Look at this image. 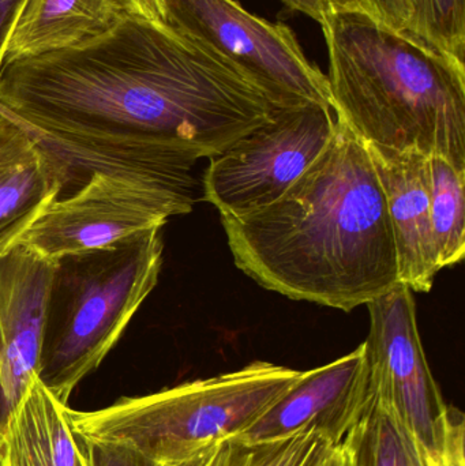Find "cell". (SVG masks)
<instances>
[{
    "label": "cell",
    "instance_id": "2",
    "mask_svg": "<svg viewBox=\"0 0 465 466\" xmlns=\"http://www.w3.org/2000/svg\"><path fill=\"white\" fill-rule=\"evenodd\" d=\"M221 224L237 268L292 300L349 312L400 284L376 167L338 117L324 152L283 197Z\"/></svg>",
    "mask_w": 465,
    "mask_h": 466
},
{
    "label": "cell",
    "instance_id": "19",
    "mask_svg": "<svg viewBox=\"0 0 465 466\" xmlns=\"http://www.w3.org/2000/svg\"><path fill=\"white\" fill-rule=\"evenodd\" d=\"M411 35L464 62L465 0H411Z\"/></svg>",
    "mask_w": 465,
    "mask_h": 466
},
{
    "label": "cell",
    "instance_id": "28",
    "mask_svg": "<svg viewBox=\"0 0 465 466\" xmlns=\"http://www.w3.org/2000/svg\"><path fill=\"white\" fill-rule=\"evenodd\" d=\"M79 437V435H78ZM79 443H81V441H79ZM81 449H82V446H81ZM82 451H84V449H82ZM84 466H89V462H87V457H86V454H85V451H84Z\"/></svg>",
    "mask_w": 465,
    "mask_h": 466
},
{
    "label": "cell",
    "instance_id": "16",
    "mask_svg": "<svg viewBox=\"0 0 465 466\" xmlns=\"http://www.w3.org/2000/svg\"><path fill=\"white\" fill-rule=\"evenodd\" d=\"M343 442L352 466H430L422 446L376 393Z\"/></svg>",
    "mask_w": 465,
    "mask_h": 466
},
{
    "label": "cell",
    "instance_id": "18",
    "mask_svg": "<svg viewBox=\"0 0 465 466\" xmlns=\"http://www.w3.org/2000/svg\"><path fill=\"white\" fill-rule=\"evenodd\" d=\"M430 221L440 270L452 268L465 255V172L441 157H429Z\"/></svg>",
    "mask_w": 465,
    "mask_h": 466
},
{
    "label": "cell",
    "instance_id": "7",
    "mask_svg": "<svg viewBox=\"0 0 465 466\" xmlns=\"http://www.w3.org/2000/svg\"><path fill=\"white\" fill-rule=\"evenodd\" d=\"M336 131L332 108L276 109L220 155L204 175L205 201L220 216H240L278 201L324 152Z\"/></svg>",
    "mask_w": 465,
    "mask_h": 466
},
{
    "label": "cell",
    "instance_id": "4",
    "mask_svg": "<svg viewBox=\"0 0 465 466\" xmlns=\"http://www.w3.org/2000/svg\"><path fill=\"white\" fill-rule=\"evenodd\" d=\"M161 229L55 260L38 380L67 405L122 337L158 282Z\"/></svg>",
    "mask_w": 465,
    "mask_h": 466
},
{
    "label": "cell",
    "instance_id": "1",
    "mask_svg": "<svg viewBox=\"0 0 465 466\" xmlns=\"http://www.w3.org/2000/svg\"><path fill=\"white\" fill-rule=\"evenodd\" d=\"M0 111L63 161L70 179L104 172L196 191L197 161L276 109L210 46L127 14L79 46L3 65Z\"/></svg>",
    "mask_w": 465,
    "mask_h": 466
},
{
    "label": "cell",
    "instance_id": "9",
    "mask_svg": "<svg viewBox=\"0 0 465 466\" xmlns=\"http://www.w3.org/2000/svg\"><path fill=\"white\" fill-rule=\"evenodd\" d=\"M366 306L370 331L363 345L374 393L395 410L433 464L444 448L448 405L423 350L414 292L398 284Z\"/></svg>",
    "mask_w": 465,
    "mask_h": 466
},
{
    "label": "cell",
    "instance_id": "13",
    "mask_svg": "<svg viewBox=\"0 0 465 466\" xmlns=\"http://www.w3.org/2000/svg\"><path fill=\"white\" fill-rule=\"evenodd\" d=\"M70 172L40 139L0 111V257L59 199Z\"/></svg>",
    "mask_w": 465,
    "mask_h": 466
},
{
    "label": "cell",
    "instance_id": "3",
    "mask_svg": "<svg viewBox=\"0 0 465 466\" xmlns=\"http://www.w3.org/2000/svg\"><path fill=\"white\" fill-rule=\"evenodd\" d=\"M321 26L336 117L366 145L465 172L464 62L362 10H333Z\"/></svg>",
    "mask_w": 465,
    "mask_h": 466
},
{
    "label": "cell",
    "instance_id": "5",
    "mask_svg": "<svg viewBox=\"0 0 465 466\" xmlns=\"http://www.w3.org/2000/svg\"><path fill=\"white\" fill-rule=\"evenodd\" d=\"M303 374L257 360L217 377L122 399L104 410H71V423L84 440L122 443L156 461H190L248 431Z\"/></svg>",
    "mask_w": 465,
    "mask_h": 466
},
{
    "label": "cell",
    "instance_id": "6",
    "mask_svg": "<svg viewBox=\"0 0 465 466\" xmlns=\"http://www.w3.org/2000/svg\"><path fill=\"white\" fill-rule=\"evenodd\" d=\"M163 8L167 25L226 57L273 108H332L327 76L287 25L258 18L235 0H163Z\"/></svg>",
    "mask_w": 465,
    "mask_h": 466
},
{
    "label": "cell",
    "instance_id": "23",
    "mask_svg": "<svg viewBox=\"0 0 465 466\" xmlns=\"http://www.w3.org/2000/svg\"><path fill=\"white\" fill-rule=\"evenodd\" d=\"M25 0H0V70L3 67V54L14 25L21 13Z\"/></svg>",
    "mask_w": 465,
    "mask_h": 466
},
{
    "label": "cell",
    "instance_id": "24",
    "mask_svg": "<svg viewBox=\"0 0 465 466\" xmlns=\"http://www.w3.org/2000/svg\"><path fill=\"white\" fill-rule=\"evenodd\" d=\"M131 15L141 16L147 21L166 24L163 0H119Z\"/></svg>",
    "mask_w": 465,
    "mask_h": 466
},
{
    "label": "cell",
    "instance_id": "14",
    "mask_svg": "<svg viewBox=\"0 0 465 466\" xmlns=\"http://www.w3.org/2000/svg\"><path fill=\"white\" fill-rule=\"evenodd\" d=\"M71 410L35 380L0 437V466H84Z\"/></svg>",
    "mask_w": 465,
    "mask_h": 466
},
{
    "label": "cell",
    "instance_id": "8",
    "mask_svg": "<svg viewBox=\"0 0 465 466\" xmlns=\"http://www.w3.org/2000/svg\"><path fill=\"white\" fill-rule=\"evenodd\" d=\"M194 204L196 191L95 172L76 193L49 205L19 243L55 262L161 229Z\"/></svg>",
    "mask_w": 465,
    "mask_h": 466
},
{
    "label": "cell",
    "instance_id": "21",
    "mask_svg": "<svg viewBox=\"0 0 465 466\" xmlns=\"http://www.w3.org/2000/svg\"><path fill=\"white\" fill-rule=\"evenodd\" d=\"M360 8L398 32H411L414 8L411 0H360Z\"/></svg>",
    "mask_w": 465,
    "mask_h": 466
},
{
    "label": "cell",
    "instance_id": "22",
    "mask_svg": "<svg viewBox=\"0 0 465 466\" xmlns=\"http://www.w3.org/2000/svg\"><path fill=\"white\" fill-rule=\"evenodd\" d=\"M465 418L458 408L448 405L447 432L440 459L430 466H465Z\"/></svg>",
    "mask_w": 465,
    "mask_h": 466
},
{
    "label": "cell",
    "instance_id": "10",
    "mask_svg": "<svg viewBox=\"0 0 465 466\" xmlns=\"http://www.w3.org/2000/svg\"><path fill=\"white\" fill-rule=\"evenodd\" d=\"M55 262L18 243L0 257V437L40 367Z\"/></svg>",
    "mask_w": 465,
    "mask_h": 466
},
{
    "label": "cell",
    "instance_id": "25",
    "mask_svg": "<svg viewBox=\"0 0 465 466\" xmlns=\"http://www.w3.org/2000/svg\"><path fill=\"white\" fill-rule=\"evenodd\" d=\"M291 10L299 11L321 24L328 14L332 13L330 0H280Z\"/></svg>",
    "mask_w": 465,
    "mask_h": 466
},
{
    "label": "cell",
    "instance_id": "11",
    "mask_svg": "<svg viewBox=\"0 0 465 466\" xmlns=\"http://www.w3.org/2000/svg\"><path fill=\"white\" fill-rule=\"evenodd\" d=\"M365 345L305 371L294 388L239 437L275 440L303 429L319 432L333 446L343 442L373 397Z\"/></svg>",
    "mask_w": 465,
    "mask_h": 466
},
{
    "label": "cell",
    "instance_id": "12",
    "mask_svg": "<svg viewBox=\"0 0 465 466\" xmlns=\"http://www.w3.org/2000/svg\"><path fill=\"white\" fill-rule=\"evenodd\" d=\"M366 147L387 199L399 281L412 292H430L440 268L430 221L429 157L415 150Z\"/></svg>",
    "mask_w": 465,
    "mask_h": 466
},
{
    "label": "cell",
    "instance_id": "26",
    "mask_svg": "<svg viewBox=\"0 0 465 466\" xmlns=\"http://www.w3.org/2000/svg\"><path fill=\"white\" fill-rule=\"evenodd\" d=\"M319 466H352L351 456L346 443L332 446Z\"/></svg>",
    "mask_w": 465,
    "mask_h": 466
},
{
    "label": "cell",
    "instance_id": "15",
    "mask_svg": "<svg viewBox=\"0 0 465 466\" xmlns=\"http://www.w3.org/2000/svg\"><path fill=\"white\" fill-rule=\"evenodd\" d=\"M125 15L119 0H25L3 65L79 46L108 32Z\"/></svg>",
    "mask_w": 465,
    "mask_h": 466
},
{
    "label": "cell",
    "instance_id": "27",
    "mask_svg": "<svg viewBox=\"0 0 465 466\" xmlns=\"http://www.w3.org/2000/svg\"><path fill=\"white\" fill-rule=\"evenodd\" d=\"M333 10H362L360 0H330Z\"/></svg>",
    "mask_w": 465,
    "mask_h": 466
},
{
    "label": "cell",
    "instance_id": "20",
    "mask_svg": "<svg viewBox=\"0 0 465 466\" xmlns=\"http://www.w3.org/2000/svg\"><path fill=\"white\" fill-rule=\"evenodd\" d=\"M82 449L87 457L89 466H202L207 456L190 461L169 462L156 461L144 454L136 451L130 446L122 443L103 442V441H87L79 437Z\"/></svg>",
    "mask_w": 465,
    "mask_h": 466
},
{
    "label": "cell",
    "instance_id": "17",
    "mask_svg": "<svg viewBox=\"0 0 465 466\" xmlns=\"http://www.w3.org/2000/svg\"><path fill=\"white\" fill-rule=\"evenodd\" d=\"M313 427L275 440L220 441L202 466H319L332 448Z\"/></svg>",
    "mask_w": 465,
    "mask_h": 466
}]
</instances>
